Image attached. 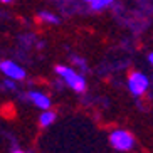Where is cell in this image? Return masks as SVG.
<instances>
[{
	"label": "cell",
	"instance_id": "obj_1",
	"mask_svg": "<svg viewBox=\"0 0 153 153\" xmlns=\"http://www.w3.org/2000/svg\"><path fill=\"white\" fill-rule=\"evenodd\" d=\"M56 74L62 77L64 82H66L72 91H76V93H79V94L86 91V79H84V76H82V74H77L72 68L59 64V66H56Z\"/></svg>",
	"mask_w": 153,
	"mask_h": 153
},
{
	"label": "cell",
	"instance_id": "obj_2",
	"mask_svg": "<svg viewBox=\"0 0 153 153\" xmlns=\"http://www.w3.org/2000/svg\"><path fill=\"white\" fill-rule=\"evenodd\" d=\"M109 143L116 152H130L135 146V138L126 130H114L109 135Z\"/></svg>",
	"mask_w": 153,
	"mask_h": 153
},
{
	"label": "cell",
	"instance_id": "obj_3",
	"mask_svg": "<svg viewBox=\"0 0 153 153\" xmlns=\"http://www.w3.org/2000/svg\"><path fill=\"white\" fill-rule=\"evenodd\" d=\"M150 88V77L141 71H133L128 76V89L133 96H141Z\"/></svg>",
	"mask_w": 153,
	"mask_h": 153
},
{
	"label": "cell",
	"instance_id": "obj_4",
	"mask_svg": "<svg viewBox=\"0 0 153 153\" xmlns=\"http://www.w3.org/2000/svg\"><path fill=\"white\" fill-rule=\"evenodd\" d=\"M0 71L4 72L7 77L14 79V81H22L25 79V71H24L22 66H19L15 61H2L0 62Z\"/></svg>",
	"mask_w": 153,
	"mask_h": 153
},
{
	"label": "cell",
	"instance_id": "obj_5",
	"mask_svg": "<svg viewBox=\"0 0 153 153\" xmlns=\"http://www.w3.org/2000/svg\"><path fill=\"white\" fill-rule=\"evenodd\" d=\"M25 101H30L36 108L39 109H49L51 106H52V101H51V98L45 93H42V91H29V93H25Z\"/></svg>",
	"mask_w": 153,
	"mask_h": 153
},
{
	"label": "cell",
	"instance_id": "obj_6",
	"mask_svg": "<svg viewBox=\"0 0 153 153\" xmlns=\"http://www.w3.org/2000/svg\"><path fill=\"white\" fill-rule=\"evenodd\" d=\"M54 121H56V113L51 111V109H42L41 116H39V125L42 128H45V126H51Z\"/></svg>",
	"mask_w": 153,
	"mask_h": 153
},
{
	"label": "cell",
	"instance_id": "obj_7",
	"mask_svg": "<svg viewBox=\"0 0 153 153\" xmlns=\"http://www.w3.org/2000/svg\"><path fill=\"white\" fill-rule=\"evenodd\" d=\"M113 2H114V0H94V2L89 4V9L93 10V12H101V10H104L106 7H109Z\"/></svg>",
	"mask_w": 153,
	"mask_h": 153
},
{
	"label": "cell",
	"instance_id": "obj_8",
	"mask_svg": "<svg viewBox=\"0 0 153 153\" xmlns=\"http://www.w3.org/2000/svg\"><path fill=\"white\" fill-rule=\"evenodd\" d=\"M39 19L45 24H59L61 22V19L56 14H51V12H39Z\"/></svg>",
	"mask_w": 153,
	"mask_h": 153
},
{
	"label": "cell",
	"instance_id": "obj_9",
	"mask_svg": "<svg viewBox=\"0 0 153 153\" xmlns=\"http://www.w3.org/2000/svg\"><path fill=\"white\" fill-rule=\"evenodd\" d=\"M71 62L76 64V66H79L81 69H86V61H84V59H81L79 56H72V57H71Z\"/></svg>",
	"mask_w": 153,
	"mask_h": 153
},
{
	"label": "cell",
	"instance_id": "obj_10",
	"mask_svg": "<svg viewBox=\"0 0 153 153\" xmlns=\"http://www.w3.org/2000/svg\"><path fill=\"white\" fill-rule=\"evenodd\" d=\"M4 88H5V89H10V91H15L17 86H15L14 81H4Z\"/></svg>",
	"mask_w": 153,
	"mask_h": 153
},
{
	"label": "cell",
	"instance_id": "obj_11",
	"mask_svg": "<svg viewBox=\"0 0 153 153\" xmlns=\"http://www.w3.org/2000/svg\"><path fill=\"white\" fill-rule=\"evenodd\" d=\"M148 62L153 66V52H150V54H148Z\"/></svg>",
	"mask_w": 153,
	"mask_h": 153
},
{
	"label": "cell",
	"instance_id": "obj_12",
	"mask_svg": "<svg viewBox=\"0 0 153 153\" xmlns=\"http://www.w3.org/2000/svg\"><path fill=\"white\" fill-rule=\"evenodd\" d=\"M12 153H25V152H22V150H14Z\"/></svg>",
	"mask_w": 153,
	"mask_h": 153
},
{
	"label": "cell",
	"instance_id": "obj_13",
	"mask_svg": "<svg viewBox=\"0 0 153 153\" xmlns=\"http://www.w3.org/2000/svg\"><path fill=\"white\" fill-rule=\"evenodd\" d=\"M82 2H86V4L89 5V4H91V2H94V0H82Z\"/></svg>",
	"mask_w": 153,
	"mask_h": 153
},
{
	"label": "cell",
	"instance_id": "obj_14",
	"mask_svg": "<svg viewBox=\"0 0 153 153\" xmlns=\"http://www.w3.org/2000/svg\"><path fill=\"white\" fill-rule=\"evenodd\" d=\"M0 2H4V4H10L12 0H0Z\"/></svg>",
	"mask_w": 153,
	"mask_h": 153
}]
</instances>
